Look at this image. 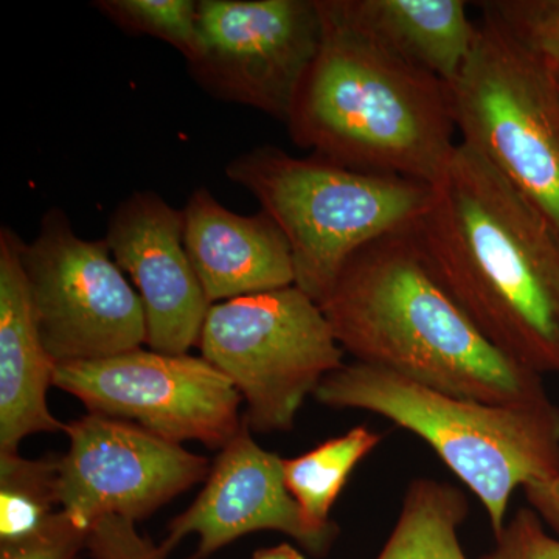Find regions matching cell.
<instances>
[{"label": "cell", "instance_id": "484cf974", "mask_svg": "<svg viewBox=\"0 0 559 559\" xmlns=\"http://www.w3.org/2000/svg\"><path fill=\"white\" fill-rule=\"evenodd\" d=\"M554 69H555V75H557V81H558V86H559V64L554 66Z\"/></svg>", "mask_w": 559, "mask_h": 559}, {"label": "cell", "instance_id": "ba28073f", "mask_svg": "<svg viewBox=\"0 0 559 559\" xmlns=\"http://www.w3.org/2000/svg\"><path fill=\"white\" fill-rule=\"evenodd\" d=\"M44 347L57 364L121 355L146 344L138 290L106 240H84L61 209L40 219L22 250Z\"/></svg>", "mask_w": 559, "mask_h": 559}, {"label": "cell", "instance_id": "2e32d148", "mask_svg": "<svg viewBox=\"0 0 559 559\" xmlns=\"http://www.w3.org/2000/svg\"><path fill=\"white\" fill-rule=\"evenodd\" d=\"M326 3L349 27L448 86L457 80L476 43L477 25L469 20L463 0H326Z\"/></svg>", "mask_w": 559, "mask_h": 559}, {"label": "cell", "instance_id": "9c48e42d", "mask_svg": "<svg viewBox=\"0 0 559 559\" xmlns=\"http://www.w3.org/2000/svg\"><path fill=\"white\" fill-rule=\"evenodd\" d=\"M55 388L91 414L135 423L162 439L223 450L242 428L241 395L204 358L138 348L110 358L58 364Z\"/></svg>", "mask_w": 559, "mask_h": 559}, {"label": "cell", "instance_id": "e0dca14e", "mask_svg": "<svg viewBox=\"0 0 559 559\" xmlns=\"http://www.w3.org/2000/svg\"><path fill=\"white\" fill-rule=\"evenodd\" d=\"M468 514V499L454 485L430 477L411 480L377 559H466L460 528Z\"/></svg>", "mask_w": 559, "mask_h": 559}, {"label": "cell", "instance_id": "603a6c76", "mask_svg": "<svg viewBox=\"0 0 559 559\" xmlns=\"http://www.w3.org/2000/svg\"><path fill=\"white\" fill-rule=\"evenodd\" d=\"M479 559H559V538L528 507L520 509Z\"/></svg>", "mask_w": 559, "mask_h": 559}, {"label": "cell", "instance_id": "277c9868", "mask_svg": "<svg viewBox=\"0 0 559 559\" xmlns=\"http://www.w3.org/2000/svg\"><path fill=\"white\" fill-rule=\"evenodd\" d=\"M312 396L331 409L380 415L426 441L480 500L495 536L518 488L559 474V407L551 401L481 403L356 360L330 373Z\"/></svg>", "mask_w": 559, "mask_h": 559}, {"label": "cell", "instance_id": "8992f818", "mask_svg": "<svg viewBox=\"0 0 559 559\" xmlns=\"http://www.w3.org/2000/svg\"><path fill=\"white\" fill-rule=\"evenodd\" d=\"M465 68L450 84L460 142L546 216L559 237V86L554 66L480 5Z\"/></svg>", "mask_w": 559, "mask_h": 559}, {"label": "cell", "instance_id": "52a82bcc", "mask_svg": "<svg viewBox=\"0 0 559 559\" xmlns=\"http://www.w3.org/2000/svg\"><path fill=\"white\" fill-rule=\"evenodd\" d=\"M198 347L240 392L257 433L289 432L345 353L318 301L296 285L213 304Z\"/></svg>", "mask_w": 559, "mask_h": 559}, {"label": "cell", "instance_id": "44dd1931", "mask_svg": "<svg viewBox=\"0 0 559 559\" xmlns=\"http://www.w3.org/2000/svg\"><path fill=\"white\" fill-rule=\"evenodd\" d=\"M487 7L522 46L559 64V0H487Z\"/></svg>", "mask_w": 559, "mask_h": 559}, {"label": "cell", "instance_id": "7a4b0ae2", "mask_svg": "<svg viewBox=\"0 0 559 559\" xmlns=\"http://www.w3.org/2000/svg\"><path fill=\"white\" fill-rule=\"evenodd\" d=\"M318 305L356 362L481 403L551 401L540 374L503 356L460 310L411 229L356 252Z\"/></svg>", "mask_w": 559, "mask_h": 559}, {"label": "cell", "instance_id": "6da1fadb", "mask_svg": "<svg viewBox=\"0 0 559 559\" xmlns=\"http://www.w3.org/2000/svg\"><path fill=\"white\" fill-rule=\"evenodd\" d=\"M411 235L492 347L540 377L559 373V237L520 190L459 142Z\"/></svg>", "mask_w": 559, "mask_h": 559}, {"label": "cell", "instance_id": "d6986e66", "mask_svg": "<svg viewBox=\"0 0 559 559\" xmlns=\"http://www.w3.org/2000/svg\"><path fill=\"white\" fill-rule=\"evenodd\" d=\"M60 460L0 452V543L32 535L61 510Z\"/></svg>", "mask_w": 559, "mask_h": 559}, {"label": "cell", "instance_id": "7402d4cb", "mask_svg": "<svg viewBox=\"0 0 559 559\" xmlns=\"http://www.w3.org/2000/svg\"><path fill=\"white\" fill-rule=\"evenodd\" d=\"M87 533L60 510L32 535L0 543V559H79L86 550Z\"/></svg>", "mask_w": 559, "mask_h": 559}, {"label": "cell", "instance_id": "8fae6325", "mask_svg": "<svg viewBox=\"0 0 559 559\" xmlns=\"http://www.w3.org/2000/svg\"><path fill=\"white\" fill-rule=\"evenodd\" d=\"M61 510L81 528L103 516L148 520L207 479L212 463L124 419L87 414L66 425Z\"/></svg>", "mask_w": 559, "mask_h": 559}, {"label": "cell", "instance_id": "4fadbf2b", "mask_svg": "<svg viewBox=\"0 0 559 559\" xmlns=\"http://www.w3.org/2000/svg\"><path fill=\"white\" fill-rule=\"evenodd\" d=\"M105 240L138 289L146 345L187 355L200 342L212 304L187 253L182 210L153 191H135L110 216Z\"/></svg>", "mask_w": 559, "mask_h": 559}, {"label": "cell", "instance_id": "3957f363", "mask_svg": "<svg viewBox=\"0 0 559 559\" xmlns=\"http://www.w3.org/2000/svg\"><path fill=\"white\" fill-rule=\"evenodd\" d=\"M316 3L322 43L286 121L290 139L342 167L433 186L459 145L450 87Z\"/></svg>", "mask_w": 559, "mask_h": 559}, {"label": "cell", "instance_id": "cb8c5ba5", "mask_svg": "<svg viewBox=\"0 0 559 559\" xmlns=\"http://www.w3.org/2000/svg\"><path fill=\"white\" fill-rule=\"evenodd\" d=\"M528 509L559 538V474L550 479L532 481L522 488Z\"/></svg>", "mask_w": 559, "mask_h": 559}, {"label": "cell", "instance_id": "5bb4252c", "mask_svg": "<svg viewBox=\"0 0 559 559\" xmlns=\"http://www.w3.org/2000/svg\"><path fill=\"white\" fill-rule=\"evenodd\" d=\"M182 213L187 253L210 304L288 288L296 282L289 242L263 210L238 215L209 189H198Z\"/></svg>", "mask_w": 559, "mask_h": 559}, {"label": "cell", "instance_id": "ac0fdd59", "mask_svg": "<svg viewBox=\"0 0 559 559\" xmlns=\"http://www.w3.org/2000/svg\"><path fill=\"white\" fill-rule=\"evenodd\" d=\"M382 439V433L360 425L299 457L283 459L286 488L314 527H337L330 518L334 503L349 474L380 447Z\"/></svg>", "mask_w": 559, "mask_h": 559}, {"label": "cell", "instance_id": "9a60e30c", "mask_svg": "<svg viewBox=\"0 0 559 559\" xmlns=\"http://www.w3.org/2000/svg\"><path fill=\"white\" fill-rule=\"evenodd\" d=\"M10 227L0 230V452H20L35 433L64 432L47 403L58 364L51 359L33 307L22 250Z\"/></svg>", "mask_w": 559, "mask_h": 559}, {"label": "cell", "instance_id": "ffe728a7", "mask_svg": "<svg viewBox=\"0 0 559 559\" xmlns=\"http://www.w3.org/2000/svg\"><path fill=\"white\" fill-rule=\"evenodd\" d=\"M95 9L130 35L164 40L193 61L200 51L194 0H98Z\"/></svg>", "mask_w": 559, "mask_h": 559}, {"label": "cell", "instance_id": "d4e9b609", "mask_svg": "<svg viewBox=\"0 0 559 559\" xmlns=\"http://www.w3.org/2000/svg\"><path fill=\"white\" fill-rule=\"evenodd\" d=\"M252 559H307L299 549L290 544H278V546L266 547V549L257 550Z\"/></svg>", "mask_w": 559, "mask_h": 559}, {"label": "cell", "instance_id": "5b68a950", "mask_svg": "<svg viewBox=\"0 0 559 559\" xmlns=\"http://www.w3.org/2000/svg\"><path fill=\"white\" fill-rule=\"evenodd\" d=\"M226 175L278 224L289 242L294 285L318 304L356 252L409 230L432 194L419 180L294 157L270 145L231 160Z\"/></svg>", "mask_w": 559, "mask_h": 559}, {"label": "cell", "instance_id": "7c38bea8", "mask_svg": "<svg viewBox=\"0 0 559 559\" xmlns=\"http://www.w3.org/2000/svg\"><path fill=\"white\" fill-rule=\"evenodd\" d=\"M257 532L283 533L316 558L325 557L340 536V527L318 528L307 520L286 488L283 459L253 440L245 418L240 432L219 450L200 496L168 524L160 549L170 555L187 536L198 535L189 559H209Z\"/></svg>", "mask_w": 559, "mask_h": 559}, {"label": "cell", "instance_id": "30bf717a", "mask_svg": "<svg viewBox=\"0 0 559 559\" xmlns=\"http://www.w3.org/2000/svg\"><path fill=\"white\" fill-rule=\"evenodd\" d=\"M198 32L202 90L286 123L322 43L316 0H200Z\"/></svg>", "mask_w": 559, "mask_h": 559}]
</instances>
